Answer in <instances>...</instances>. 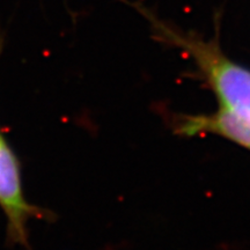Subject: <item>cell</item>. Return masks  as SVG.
Wrapping results in <instances>:
<instances>
[{
    "mask_svg": "<svg viewBox=\"0 0 250 250\" xmlns=\"http://www.w3.org/2000/svg\"><path fill=\"white\" fill-rule=\"evenodd\" d=\"M162 37L186 50L201 68L221 108L229 110H250V71L225 56L214 42H205L191 36L175 33L158 24Z\"/></svg>",
    "mask_w": 250,
    "mask_h": 250,
    "instance_id": "obj_1",
    "label": "cell"
},
{
    "mask_svg": "<svg viewBox=\"0 0 250 250\" xmlns=\"http://www.w3.org/2000/svg\"><path fill=\"white\" fill-rule=\"evenodd\" d=\"M0 208L7 219V236L12 243L27 246V223L41 218L45 212L24 198L21 182L20 162L6 139L0 133Z\"/></svg>",
    "mask_w": 250,
    "mask_h": 250,
    "instance_id": "obj_2",
    "label": "cell"
},
{
    "mask_svg": "<svg viewBox=\"0 0 250 250\" xmlns=\"http://www.w3.org/2000/svg\"><path fill=\"white\" fill-rule=\"evenodd\" d=\"M180 131L184 134H219L250 149V110L220 108L214 114L187 118L181 124Z\"/></svg>",
    "mask_w": 250,
    "mask_h": 250,
    "instance_id": "obj_3",
    "label": "cell"
}]
</instances>
